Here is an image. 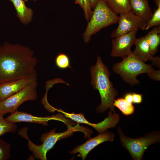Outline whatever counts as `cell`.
Returning a JSON list of instances; mask_svg holds the SVG:
<instances>
[{
    "instance_id": "6da1fadb",
    "label": "cell",
    "mask_w": 160,
    "mask_h": 160,
    "mask_svg": "<svg viewBox=\"0 0 160 160\" xmlns=\"http://www.w3.org/2000/svg\"><path fill=\"white\" fill-rule=\"evenodd\" d=\"M37 64L29 47L5 42L0 46V83L22 79L37 80Z\"/></svg>"
},
{
    "instance_id": "7a4b0ae2",
    "label": "cell",
    "mask_w": 160,
    "mask_h": 160,
    "mask_svg": "<svg viewBox=\"0 0 160 160\" xmlns=\"http://www.w3.org/2000/svg\"><path fill=\"white\" fill-rule=\"evenodd\" d=\"M90 73L91 84L95 89L99 91L101 99L100 105L96 108L97 113H103L108 109L115 113L113 103L118 93L110 81V73L100 56H97L95 64L91 66Z\"/></svg>"
},
{
    "instance_id": "3957f363",
    "label": "cell",
    "mask_w": 160,
    "mask_h": 160,
    "mask_svg": "<svg viewBox=\"0 0 160 160\" xmlns=\"http://www.w3.org/2000/svg\"><path fill=\"white\" fill-rule=\"evenodd\" d=\"M67 130L62 132H56V129L55 128L49 132L44 133L41 137L40 140L42 143L40 145L34 144L29 139L27 134L28 128H22L19 131L18 134L28 140L29 149L35 158L39 160H46L47 153L54 147L58 141L72 136L75 132H82L85 134V138L90 137L92 133V130L80 126L79 124L74 126H67Z\"/></svg>"
},
{
    "instance_id": "277c9868",
    "label": "cell",
    "mask_w": 160,
    "mask_h": 160,
    "mask_svg": "<svg viewBox=\"0 0 160 160\" xmlns=\"http://www.w3.org/2000/svg\"><path fill=\"white\" fill-rule=\"evenodd\" d=\"M153 66L145 63L132 52L121 62L115 63L113 69V71L120 75L125 82L134 86L140 83L137 77L143 73H147L154 80H160V71L155 70Z\"/></svg>"
},
{
    "instance_id": "5b68a950",
    "label": "cell",
    "mask_w": 160,
    "mask_h": 160,
    "mask_svg": "<svg viewBox=\"0 0 160 160\" xmlns=\"http://www.w3.org/2000/svg\"><path fill=\"white\" fill-rule=\"evenodd\" d=\"M119 19V16L110 9L103 0H99L83 34L84 42H89L91 36L102 28L118 23Z\"/></svg>"
},
{
    "instance_id": "8992f818",
    "label": "cell",
    "mask_w": 160,
    "mask_h": 160,
    "mask_svg": "<svg viewBox=\"0 0 160 160\" xmlns=\"http://www.w3.org/2000/svg\"><path fill=\"white\" fill-rule=\"evenodd\" d=\"M117 129L122 146L127 150L134 160H142L145 152L149 146L160 142V132L159 131L134 138L126 136L119 127Z\"/></svg>"
},
{
    "instance_id": "52a82bcc",
    "label": "cell",
    "mask_w": 160,
    "mask_h": 160,
    "mask_svg": "<svg viewBox=\"0 0 160 160\" xmlns=\"http://www.w3.org/2000/svg\"><path fill=\"white\" fill-rule=\"evenodd\" d=\"M37 80H35L18 92L0 101V114H12L24 102L35 100L37 97Z\"/></svg>"
},
{
    "instance_id": "ba28073f",
    "label": "cell",
    "mask_w": 160,
    "mask_h": 160,
    "mask_svg": "<svg viewBox=\"0 0 160 160\" xmlns=\"http://www.w3.org/2000/svg\"><path fill=\"white\" fill-rule=\"evenodd\" d=\"M55 111L63 114L66 117L70 118L78 124L83 123L90 125L95 128L99 133L101 134L108 130V129L115 127L119 122L120 116L111 110L108 113V116L101 122L98 123H92L87 120L82 113L75 114L74 112L69 113L62 109H55Z\"/></svg>"
},
{
    "instance_id": "9c48e42d",
    "label": "cell",
    "mask_w": 160,
    "mask_h": 160,
    "mask_svg": "<svg viewBox=\"0 0 160 160\" xmlns=\"http://www.w3.org/2000/svg\"><path fill=\"white\" fill-rule=\"evenodd\" d=\"M119 15L118 26L112 31L111 34L112 38L129 33L136 28L145 30L147 22L135 15L131 10Z\"/></svg>"
},
{
    "instance_id": "30bf717a",
    "label": "cell",
    "mask_w": 160,
    "mask_h": 160,
    "mask_svg": "<svg viewBox=\"0 0 160 160\" xmlns=\"http://www.w3.org/2000/svg\"><path fill=\"white\" fill-rule=\"evenodd\" d=\"M67 118H68L62 113L50 116L40 117L33 116L25 112L17 111L5 118V119L8 122L12 123L25 122L41 124L45 126L48 125V121L52 120L62 121L67 126L75 124L74 123Z\"/></svg>"
},
{
    "instance_id": "8fae6325",
    "label": "cell",
    "mask_w": 160,
    "mask_h": 160,
    "mask_svg": "<svg viewBox=\"0 0 160 160\" xmlns=\"http://www.w3.org/2000/svg\"><path fill=\"white\" fill-rule=\"evenodd\" d=\"M139 29L136 28L132 31L112 40V57H121L123 58L130 54L131 48L134 45L136 38V36Z\"/></svg>"
},
{
    "instance_id": "7c38bea8",
    "label": "cell",
    "mask_w": 160,
    "mask_h": 160,
    "mask_svg": "<svg viewBox=\"0 0 160 160\" xmlns=\"http://www.w3.org/2000/svg\"><path fill=\"white\" fill-rule=\"evenodd\" d=\"M114 138V135L108 130L95 137L90 138L83 144L76 146L69 153L72 154L79 153L78 157L84 160L89 152L96 146L105 141H113Z\"/></svg>"
},
{
    "instance_id": "4fadbf2b",
    "label": "cell",
    "mask_w": 160,
    "mask_h": 160,
    "mask_svg": "<svg viewBox=\"0 0 160 160\" xmlns=\"http://www.w3.org/2000/svg\"><path fill=\"white\" fill-rule=\"evenodd\" d=\"M134 45L135 48L132 52L135 56L144 62L150 60L153 65L160 68V57H154L152 55L149 45L144 36L136 39Z\"/></svg>"
},
{
    "instance_id": "5bb4252c",
    "label": "cell",
    "mask_w": 160,
    "mask_h": 160,
    "mask_svg": "<svg viewBox=\"0 0 160 160\" xmlns=\"http://www.w3.org/2000/svg\"><path fill=\"white\" fill-rule=\"evenodd\" d=\"M35 80L22 79L0 83V101L18 92Z\"/></svg>"
},
{
    "instance_id": "9a60e30c",
    "label": "cell",
    "mask_w": 160,
    "mask_h": 160,
    "mask_svg": "<svg viewBox=\"0 0 160 160\" xmlns=\"http://www.w3.org/2000/svg\"><path fill=\"white\" fill-rule=\"evenodd\" d=\"M130 5L131 9L134 13L147 23L153 15V12L148 0H130Z\"/></svg>"
},
{
    "instance_id": "2e32d148",
    "label": "cell",
    "mask_w": 160,
    "mask_h": 160,
    "mask_svg": "<svg viewBox=\"0 0 160 160\" xmlns=\"http://www.w3.org/2000/svg\"><path fill=\"white\" fill-rule=\"evenodd\" d=\"M12 3L17 12V16L21 22L26 25L32 20L33 11L27 7L24 0H9Z\"/></svg>"
},
{
    "instance_id": "e0dca14e",
    "label": "cell",
    "mask_w": 160,
    "mask_h": 160,
    "mask_svg": "<svg viewBox=\"0 0 160 160\" xmlns=\"http://www.w3.org/2000/svg\"><path fill=\"white\" fill-rule=\"evenodd\" d=\"M150 47V52L153 56L157 53L160 44V27L155 26L144 36Z\"/></svg>"
},
{
    "instance_id": "ac0fdd59",
    "label": "cell",
    "mask_w": 160,
    "mask_h": 160,
    "mask_svg": "<svg viewBox=\"0 0 160 160\" xmlns=\"http://www.w3.org/2000/svg\"><path fill=\"white\" fill-rule=\"evenodd\" d=\"M110 9L118 15L127 12L131 9L130 0H103Z\"/></svg>"
},
{
    "instance_id": "d6986e66",
    "label": "cell",
    "mask_w": 160,
    "mask_h": 160,
    "mask_svg": "<svg viewBox=\"0 0 160 160\" xmlns=\"http://www.w3.org/2000/svg\"><path fill=\"white\" fill-rule=\"evenodd\" d=\"M113 105L117 108L125 116L133 114L135 110V108L132 103H128L122 97L115 99Z\"/></svg>"
},
{
    "instance_id": "ffe728a7",
    "label": "cell",
    "mask_w": 160,
    "mask_h": 160,
    "mask_svg": "<svg viewBox=\"0 0 160 160\" xmlns=\"http://www.w3.org/2000/svg\"><path fill=\"white\" fill-rule=\"evenodd\" d=\"M0 114V137L7 133H15L17 126L15 123L9 122L6 121Z\"/></svg>"
},
{
    "instance_id": "44dd1931",
    "label": "cell",
    "mask_w": 160,
    "mask_h": 160,
    "mask_svg": "<svg viewBox=\"0 0 160 160\" xmlns=\"http://www.w3.org/2000/svg\"><path fill=\"white\" fill-rule=\"evenodd\" d=\"M55 63L56 66L61 69H65L68 68L71 69L70 61L68 56L64 53H59L55 59Z\"/></svg>"
},
{
    "instance_id": "7402d4cb",
    "label": "cell",
    "mask_w": 160,
    "mask_h": 160,
    "mask_svg": "<svg viewBox=\"0 0 160 160\" xmlns=\"http://www.w3.org/2000/svg\"><path fill=\"white\" fill-rule=\"evenodd\" d=\"M11 145L0 138V160H7L11 157Z\"/></svg>"
},
{
    "instance_id": "603a6c76",
    "label": "cell",
    "mask_w": 160,
    "mask_h": 160,
    "mask_svg": "<svg viewBox=\"0 0 160 160\" xmlns=\"http://www.w3.org/2000/svg\"><path fill=\"white\" fill-rule=\"evenodd\" d=\"M157 8L153 13V15L147 23L145 30L153 26H160V4L156 5Z\"/></svg>"
},
{
    "instance_id": "cb8c5ba5",
    "label": "cell",
    "mask_w": 160,
    "mask_h": 160,
    "mask_svg": "<svg viewBox=\"0 0 160 160\" xmlns=\"http://www.w3.org/2000/svg\"><path fill=\"white\" fill-rule=\"evenodd\" d=\"M83 10L84 12L85 18L89 21L92 12L91 7L89 0H83Z\"/></svg>"
},
{
    "instance_id": "d4e9b609",
    "label": "cell",
    "mask_w": 160,
    "mask_h": 160,
    "mask_svg": "<svg viewBox=\"0 0 160 160\" xmlns=\"http://www.w3.org/2000/svg\"><path fill=\"white\" fill-rule=\"evenodd\" d=\"M132 95V103L140 104L143 102V95L142 94L133 93Z\"/></svg>"
},
{
    "instance_id": "484cf974",
    "label": "cell",
    "mask_w": 160,
    "mask_h": 160,
    "mask_svg": "<svg viewBox=\"0 0 160 160\" xmlns=\"http://www.w3.org/2000/svg\"><path fill=\"white\" fill-rule=\"evenodd\" d=\"M124 99L127 102L129 103H132V95L131 93H128L124 96Z\"/></svg>"
},
{
    "instance_id": "4316f807",
    "label": "cell",
    "mask_w": 160,
    "mask_h": 160,
    "mask_svg": "<svg viewBox=\"0 0 160 160\" xmlns=\"http://www.w3.org/2000/svg\"><path fill=\"white\" fill-rule=\"evenodd\" d=\"M99 0H89L90 5L92 9H94Z\"/></svg>"
},
{
    "instance_id": "83f0119b",
    "label": "cell",
    "mask_w": 160,
    "mask_h": 160,
    "mask_svg": "<svg viewBox=\"0 0 160 160\" xmlns=\"http://www.w3.org/2000/svg\"><path fill=\"white\" fill-rule=\"evenodd\" d=\"M75 3L76 4H78L80 6L82 9L83 8V0H74Z\"/></svg>"
},
{
    "instance_id": "f1b7e54d",
    "label": "cell",
    "mask_w": 160,
    "mask_h": 160,
    "mask_svg": "<svg viewBox=\"0 0 160 160\" xmlns=\"http://www.w3.org/2000/svg\"><path fill=\"white\" fill-rule=\"evenodd\" d=\"M24 1H27L28 0H24ZM34 1H36L37 0H33Z\"/></svg>"
},
{
    "instance_id": "f546056e",
    "label": "cell",
    "mask_w": 160,
    "mask_h": 160,
    "mask_svg": "<svg viewBox=\"0 0 160 160\" xmlns=\"http://www.w3.org/2000/svg\"></svg>"
}]
</instances>
